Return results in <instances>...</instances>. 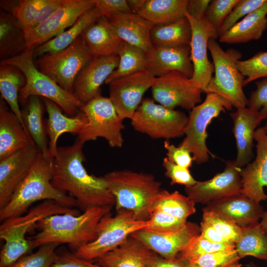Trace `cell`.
Returning <instances> with one entry per match:
<instances>
[{"instance_id": "cell-20", "label": "cell", "mask_w": 267, "mask_h": 267, "mask_svg": "<svg viewBox=\"0 0 267 267\" xmlns=\"http://www.w3.org/2000/svg\"><path fill=\"white\" fill-rule=\"evenodd\" d=\"M200 234V226L187 222L182 229L177 231L160 232L143 228L133 233L131 236L152 251L170 260L176 258L178 254Z\"/></svg>"}, {"instance_id": "cell-42", "label": "cell", "mask_w": 267, "mask_h": 267, "mask_svg": "<svg viewBox=\"0 0 267 267\" xmlns=\"http://www.w3.org/2000/svg\"><path fill=\"white\" fill-rule=\"evenodd\" d=\"M235 249V243H215L203 237L200 234L194 237L177 256V258L186 261L197 256L220 251Z\"/></svg>"}, {"instance_id": "cell-29", "label": "cell", "mask_w": 267, "mask_h": 267, "mask_svg": "<svg viewBox=\"0 0 267 267\" xmlns=\"http://www.w3.org/2000/svg\"><path fill=\"white\" fill-rule=\"evenodd\" d=\"M153 252L130 236L119 246L95 261L104 267H147Z\"/></svg>"}, {"instance_id": "cell-57", "label": "cell", "mask_w": 267, "mask_h": 267, "mask_svg": "<svg viewBox=\"0 0 267 267\" xmlns=\"http://www.w3.org/2000/svg\"><path fill=\"white\" fill-rule=\"evenodd\" d=\"M146 0H127L129 8L133 13L137 14L144 6Z\"/></svg>"}, {"instance_id": "cell-4", "label": "cell", "mask_w": 267, "mask_h": 267, "mask_svg": "<svg viewBox=\"0 0 267 267\" xmlns=\"http://www.w3.org/2000/svg\"><path fill=\"white\" fill-rule=\"evenodd\" d=\"M103 178L115 198L117 211L127 210L138 220H149L152 202L162 189L153 175L122 170L108 173Z\"/></svg>"}, {"instance_id": "cell-16", "label": "cell", "mask_w": 267, "mask_h": 267, "mask_svg": "<svg viewBox=\"0 0 267 267\" xmlns=\"http://www.w3.org/2000/svg\"><path fill=\"white\" fill-rule=\"evenodd\" d=\"M191 29L190 43V58L193 73L191 79L205 92L214 72L213 63L208 58V43L210 39L219 38L217 31L205 17L196 20L187 13Z\"/></svg>"}, {"instance_id": "cell-3", "label": "cell", "mask_w": 267, "mask_h": 267, "mask_svg": "<svg viewBox=\"0 0 267 267\" xmlns=\"http://www.w3.org/2000/svg\"><path fill=\"white\" fill-rule=\"evenodd\" d=\"M52 160L40 153L9 201L0 209L1 222L24 214L33 203L41 200H53L69 208L77 207V201L73 197L52 184Z\"/></svg>"}, {"instance_id": "cell-21", "label": "cell", "mask_w": 267, "mask_h": 267, "mask_svg": "<svg viewBox=\"0 0 267 267\" xmlns=\"http://www.w3.org/2000/svg\"><path fill=\"white\" fill-rule=\"evenodd\" d=\"M118 54L93 58L79 73L73 93L83 105L100 94V87L117 68Z\"/></svg>"}, {"instance_id": "cell-31", "label": "cell", "mask_w": 267, "mask_h": 267, "mask_svg": "<svg viewBox=\"0 0 267 267\" xmlns=\"http://www.w3.org/2000/svg\"><path fill=\"white\" fill-rule=\"evenodd\" d=\"M24 105L21 110L22 116L28 134L42 155L50 157L47 135L43 120L45 106L43 100L39 96H31Z\"/></svg>"}, {"instance_id": "cell-8", "label": "cell", "mask_w": 267, "mask_h": 267, "mask_svg": "<svg viewBox=\"0 0 267 267\" xmlns=\"http://www.w3.org/2000/svg\"><path fill=\"white\" fill-rule=\"evenodd\" d=\"M149 222L138 220L129 210L121 209L115 216L110 212L100 220L95 240L74 253L79 258L92 262L110 252L124 242L131 235L146 228Z\"/></svg>"}, {"instance_id": "cell-52", "label": "cell", "mask_w": 267, "mask_h": 267, "mask_svg": "<svg viewBox=\"0 0 267 267\" xmlns=\"http://www.w3.org/2000/svg\"><path fill=\"white\" fill-rule=\"evenodd\" d=\"M164 146L167 151V158L169 161L180 167L189 169L192 165L194 159L190 152L182 146H176L168 140L164 142Z\"/></svg>"}, {"instance_id": "cell-27", "label": "cell", "mask_w": 267, "mask_h": 267, "mask_svg": "<svg viewBox=\"0 0 267 267\" xmlns=\"http://www.w3.org/2000/svg\"><path fill=\"white\" fill-rule=\"evenodd\" d=\"M83 44L93 58L117 54L122 41L107 18L102 16L81 35Z\"/></svg>"}, {"instance_id": "cell-41", "label": "cell", "mask_w": 267, "mask_h": 267, "mask_svg": "<svg viewBox=\"0 0 267 267\" xmlns=\"http://www.w3.org/2000/svg\"><path fill=\"white\" fill-rule=\"evenodd\" d=\"M240 259L234 249L201 255L185 261L201 267H241Z\"/></svg>"}, {"instance_id": "cell-12", "label": "cell", "mask_w": 267, "mask_h": 267, "mask_svg": "<svg viewBox=\"0 0 267 267\" xmlns=\"http://www.w3.org/2000/svg\"><path fill=\"white\" fill-rule=\"evenodd\" d=\"M93 59L80 36L68 47L54 53L40 56L34 62L37 68L61 88L73 93L75 80Z\"/></svg>"}, {"instance_id": "cell-10", "label": "cell", "mask_w": 267, "mask_h": 267, "mask_svg": "<svg viewBox=\"0 0 267 267\" xmlns=\"http://www.w3.org/2000/svg\"><path fill=\"white\" fill-rule=\"evenodd\" d=\"M188 118L183 112L155 103L147 97L143 99L131 123L134 130L152 138L168 140L184 135Z\"/></svg>"}, {"instance_id": "cell-22", "label": "cell", "mask_w": 267, "mask_h": 267, "mask_svg": "<svg viewBox=\"0 0 267 267\" xmlns=\"http://www.w3.org/2000/svg\"><path fill=\"white\" fill-rule=\"evenodd\" d=\"M202 211L213 212L240 227L259 222L264 212L260 203L241 192L212 201Z\"/></svg>"}, {"instance_id": "cell-30", "label": "cell", "mask_w": 267, "mask_h": 267, "mask_svg": "<svg viewBox=\"0 0 267 267\" xmlns=\"http://www.w3.org/2000/svg\"><path fill=\"white\" fill-rule=\"evenodd\" d=\"M267 0L259 8L245 16L219 37L227 44L246 43L260 39L267 28Z\"/></svg>"}, {"instance_id": "cell-45", "label": "cell", "mask_w": 267, "mask_h": 267, "mask_svg": "<svg viewBox=\"0 0 267 267\" xmlns=\"http://www.w3.org/2000/svg\"><path fill=\"white\" fill-rule=\"evenodd\" d=\"M202 219L210 224L226 240L235 243L239 239L242 227L213 212L203 211Z\"/></svg>"}, {"instance_id": "cell-23", "label": "cell", "mask_w": 267, "mask_h": 267, "mask_svg": "<svg viewBox=\"0 0 267 267\" xmlns=\"http://www.w3.org/2000/svg\"><path fill=\"white\" fill-rule=\"evenodd\" d=\"M233 122L232 132L236 146V166L242 168L251 162L255 132L263 119L260 112L250 107L237 108L230 114Z\"/></svg>"}, {"instance_id": "cell-15", "label": "cell", "mask_w": 267, "mask_h": 267, "mask_svg": "<svg viewBox=\"0 0 267 267\" xmlns=\"http://www.w3.org/2000/svg\"><path fill=\"white\" fill-rule=\"evenodd\" d=\"M155 77L143 70L110 82L109 98L122 119H131L141 103L145 92L151 88Z\"/></svg>"}, {"instance_id": "cell-6", "label": "cell", "mask_w": 267, "mask_h": 267, "mask_svg": "<svg viewBox=\"0 0 267 267\" xmlns=\"http://www.w3.org/2000/svg\"><path fill=\"white\" fill-rule=\"evenodd\" d=\"M34 49H27L17 55L0 62V64L16 67L26 78V83L20 91L19 101L24 104L30 96H37L54 102L67 116H76L83 104L73 93L61 88L37 68L34 61Z\"/></svg>"}, {"instance_id": "cell-14", "label": "cell", "mask_w": 267, "mask_h": 267, "mask_svg": "<svg viewBox=\"0 0 267 267\" xmlns=\"http://www.w3.org/2000/svg\"><path fill=\"white\" fill-rule=\"evenodd\" d=\"M151 89L154 101L172 109L191 110L201 102L203 92L190 78L176 71L155 77Z\"/></svg>"}, {"instance_id": "cell-49", "label": "cell", "mask_w": 267, "mask_h": 267, "mask_svg": "<svg viewBox=\"0 0 267 267\" xmlns=\"http://www.w3.org/2000/svg\"><path fill=\"white\" fill-rule=\"evenodd\" d=\"M165 175L171 179V184H178L185 186L194 185L197 181L191 175L189 169L180 167L171 162L166 157L162 162Z\"/></svg>"}, {"instance_id": "cell-5", "label": "cell", "mask_w": 267, "mask_h": 267, "mask_svg": "<svg viewBox=\"0 0 267 267\" xmlns=\"http://www.w3.org/2000/svg\"><path fill=\"white\" fill-rule=\"evenodd\" d=\"M70 214L78 216L77 209L63 206L53 200H44L22 215L2 222L0 238L4 241L0 252V267H8L33 250L26 235L36 224L47 217Z\"/></svg>"}, {"instance_id": "cell-56", "label": "cell", "mask_w": 267, "mask_h": 267, "mask_svg": "<svg viewBox=\"0 0 267 267\" xmlns=\"http://www.w3.org/2000/svg\"><path fill=\"white\" fill-rule=\"evenodd\" d=\"M146 267H182V262L177 258L174 259H167L153 252L147 261Z\"/></svg>"}, {"instance_id": "cell-47", "label": "cell", "mask_w": 267, "mask_h": 267, "mask_svg": "<svg viewBox=\"0 0 267 267\" xmlns=\"http://www.w3.org/2000/svg\"><path fill=\"white\" fill-rule=\"evenodd\" d=\"M149 224L145 229L160 232L177 231L182 229L187 220L177 218L161 211L152 212L149 219Z\"/></svg>"}, {"instance_id": "cell-59", "label": "cell", "mask_w": 267, "mask_h": 267, "mask_svg": "<svg viewBox=\"0 0 267 267\" xmlns=\"http://www.w3.org/2000/svg\"><path fill=\"white\" fill-rule=\"evenodd\" d=\"M182 267H201L194 265L193 264L190 263L188 262H187L185 261H182Z\"/></svg>"}, {"instance_id": "cell-7", "label": "cell", "mask_w": 267, "mask_h": 267, "mask_svg": "<svg viewBox=\"0 0 267 267\" xmlns=\"http://www.w3.org/2000/svg\"><path fill=\"white\" fill-rule=\"evenodd\" d=\"M208 48L212 57L215 76L205 92L217 94L236 108L246 107L248 99L243 90L245 78L236 66L241 53L234 49L224 51L216 40L212 38L208 41Z\"/></svg>"}, {"instance_id": "cell-55", "label": "cell", "mask_w": 267, "mask_h": 267, "mask_svg": "<svg viewBox=\"0 0 267 267\" xmlns=\"http://www.w3.org/2000/svg\"><path fill=\"white\" fill-rule=\"evenodd\" d=\"M200 227V235L212 242L221 244L233 243L224 239L210 224L203 219Z\"/></svg>"}, {"instance_id": "cell-50", "label": "cell", "mask_w": 267, "mask_h": 267, "mask_svg": "<svg viewBox=\"0 0 267 267\" xmlns=\"http://www.w3.org/2000/svg\"><path fill=\"white\" fill-rule=\"evenodd\" d=\"M51 267H104L77 256L65 247L57 248Z\"/></svg>"}, {"instance_id": "cell-32", "label": "cell", "mask_w": 267, "mask_h": 267, "mask_svg": "<svg viewBox=\"0 0 267 267\" xmlns=\"http://www.w3.org/2000/svg\"><path fill=\"white\" fill-rule=\"evenodd\" d=\"M102 17L94 6L83 14L76 22L62 33L34 49V57L61 51L72 44L89 25Z\"/></svg>"}, {"instance_id": "cell-40", "label": "cell", "mask_w": 267, "mask_h": 267, "mask_svg": "<svg viewBox=\"0 0 267 267\" xmlns=\"http://www.w3.org/2000/svg\"><path fill=\"white\" fill-rule=\"evenodd\" d=\"M44 0H0V7L11 14L23 30L34 28Z\"/></svg>"}, {"instance_id": "cell-54", "label": "cell", "mask_w": 267, "mask_h": 267, "mask_svg": "<svg viewBox=\"0 0 267 267\" xmlns=\"http://www.w3.org/2000/svg\"><path fill=\"white\" fill-rule=\"evenodd\" d=\"M210 1V0H188L187 14L196 20L204 18Z\"/></svg>"}, {"instance_id": "cell-46", "label": "cell", "mask_w": 267, "mask_h": 267, "mask_svg": "<svg viewBox=\"0 0 267 267\" xmlns=\"http://www.w3.org/2000/svg\"><path fill=\"white\" fill-rule=\"evenodd\" d=\"M266 0H239L217 31L219 38L234 26L238 20L261 7Z\"/></svg>"}, {"instance_id": "cell-48", "label": "cell", "mask_w": 267, "mask_h": 267, "mask_svg": "<svg viewBox=\"0 0 267 267\" xmlns=\"http://www.w3.org/2000/svg\"><path fill=\"white\" fill-rule=\"evenodd\" d=\"M239 0H212L208 6L205 18L218 31Z\"/></svg>"}, {"instance_id": "cell-26", "label": "cell", "mask_w": 267, "mask_h": 267, "mask_svg": "<svg viewBox=\"0 0 267 267\" xmlns=\"http://www.w3.org/2000/svg\"><path fill=\"white\" fill-rule=\"evenodd\" d=\"M48 115L45 128L48 136V150L50 157L53 159L57 149L59 136L64 133L80 134L87 123L85 114L80 112L74 117H69L62 112L61 109L51 100L41 98Z\"/></svg>"}, {"instance_id": "cell-58", "label": "cell", "mask_w": 267, "mask_h": 267, "mask_svg": "<svg viewBox=\"0 0 267 267\" xmlns=\"http://www.w3.org/2000/svg\"><path fill=\"white\" fill-rule=\"evenodd\" d=\"M260 224L264 230L267 232V210L264 211Z\"/></svg>"}, {"instance_id": "cell-17", "label": "cell", "mask_w": 267, "mask_h": 267, "mask_svg": "<svg viewBox=\"0 0 267 267\" xmlns=\"http://www.w3.org/2000/svg\"><path fill=\"white\" fill-rule=\"evenodd\" d=\"M241 169L236 166L234 160L226 162L223 172L209 180L197 181L193 185L185 186L187 196L195 203L206 205L212 201L240 193Z\"/></svg>"}, {"instance_id": "cell-38", "label": "cell", "mask_w": 267, "mask_h": 267, "mask_svg": "<svg viewBox=\"0 0 267 267\" xmlns=\"http://www.w3.org/2000/svg\"><path fill=\"white\" fill-rule=\"evenodd\" d=\"M117 54L119 57L118 67L107 78L106 84L146 69L147 53L138 47L122 41Z\"/></svg>"}, {"instance_id": "cell-9", "label": "cell", "mask_w": 267, "mask_h": 267, "mask_svg": "<svg viewBox=\"0 0 267 267\" xmlns=\"http://www.w3.org/2000/svg\"><path fill=\"white\" fill-rule=\"evenodd\" d=\"M232 107L218 94L206 93L204 101L191 110L184 129L185 137L179 145L190 152L196 164L206 163L210 155L213 156L206 144L208 126L221 113L231 110Z\"/></svg>"}, {"instance_id": "cell-25", "label": "cell", "mask_w": 267, "mask_h": 267, "mask_svg": "<svg viewBox=\"0 0 267 267\" xmlns=\"http://www.w3.org/2000/svg\"><path fill=\"white\" fill-rule=\"evenodd\" d=\"M119 38L146 53L153 46L150 38L152 24L139 14L118 13L107 18Z\"/></svg>"}, {"instance_id": "cell-35", "label": "cell", "mask_w": 267, "mask_h": 267, "mask_svg": "<svg viewBox=\"0 0 267 267\" xmlns=\"http://www.w3.org/2000/svg\"><path fill=\"white\" fill-rule=\"evenodd\" d=\"M153 45L163 47L189 46L191 29L187 18L185 16L168 24L154 25L150 31Z\"/></svg>"}, {"instance_id": "cell-43", "label": "cell", "mask_w": 267, "mask_h": 267, "mask_svg": "<svg viewBox=\"0 0 267 267\" xmlns=\"http://www.w3.org/2000/svg\"><path fill=\"white\" fill-rule=\"evenodd\" d=\"M236 66L246 77L244 86L259 78H267V51H260L247 60H238Z\"/></svg>"}, {"instance_id": "cell-37", "label": "cell", "mask_w": 267, "mask_h": 267, "mask_svg": "<svg viewBox=\"0 0 267 267\" xmlns=\"http://www.w3.org/2000/svg\"><path fill=\"white\" fill-rule=\"evenodd\" d=\"M235 250L240 258L251 256L267 262V232L260 222L242 227Z\"/></svg>"}, {"instance_id": "cell-1", "label": "cell", "mask_w": 267, "mask_h": 267, "mask_svg": "<svg viewBox=\"0 0 267 267\" xmlns=\"http://www.w3.org/2000/svg\"><path fill=\"white\" fill-rule=\"evenodd\" d=\"M84 144L77 137L72 145L57 147L52 160L51 182L73 197L83 212L94 207H112L115 199L103 177L89 175L84 166Z\"/></svg>"}, {"instance_id": "cell-51", "label": "cell", "mask_w": 267, "mask_h": 267, "mask_svg": "<svg viewBox=\"0 0 267 267\" xmlns=\"http://www.w3.org/2000/svg\"><path fill=\"white\" fill-rule=\"evenodd\" d=\"M256 89L248 99V107L260 112L263 120H267V78L256 82Z\"/></svg>"}, {"instance_id": "cell-28", "label": "cell", "mask_w": 267, "mask_h": 267, "mask_svg": "<svg viewBox=\"0 0 267 267\" xmlns=\"http://www.w3.org/2000/svg\"><path fill=\"white\" fill-rule=\"evenodd\" d=\"M33 142L16 115L0 100V160Z\"/></svg>"}, {"instance_id": "cell-36", "label": "cell", "mask_w": 267, "mask_h": 267, "mask_svg": "<svg viewBox=\"0 0 267 267\" xmlns=\"http://www.w3.org/2000/svg\"><path fill=\"white\" fill-rule=\"evenodd\" d=\"M25 83L26 78L22 72L18 68L8 64H0L1 98L8 105L10 109L18 117L27 133L24 125L22 112L19 105L20 91Z\"/></svg>"}, {"instance_id": "cell-34", "label": "cell", "mask_w": 267, "mask_h": 267, "mask_svg": "<svg viewBox=\"0 0 267 267\" xmlns=\"http://www.w3.org/2000/svg\"><path fill=\"white\" fill-rule=\"evenodd\" d=\"M27 49L23 30L11 14L0 10V60L17 55Z\"/></svg>"}, {"instance_id": "cell-11", "label": "cell", "mask_w": 267, "mask_h": 267, "mask_svg": "<svg viewBox=\"0 0 267 267\" xmlns=\"http://www.w3.org/2000/svg\"><path fill=\"white\" fill-rule=\"evenodd\" d=\"M80 111L87 119L85 127L77 135L82 143L102 137L111 147L121 148L123 146L122 131L125 128L123 120L119 116L109 97L100 94L84 104Z\"/></svg>"}, {"instance_id": "cell-18", "label": "cell", "mask_w": 267, "mask_h": 267, "mask_svg": "<svg viewBox=\"0 0 267 267\" xmlns=\"http://www.w3.org/2000/svg\"><path fill=\"white\" fill-rule=\"evenodd\" d=\"M41 152L32 142L0 160V209L5 206L27 177Z\"/></svg>"}, {"instance_id": "cell-39", "label": "cell", "mask_w": 267, "mask_h": 267, "mask_svg": "<svg viewBox=\"0 0 267 267\" xmlns=\"http://www.w3.org/2000/svg\"><path fill=\"white\" fill-rule=\"evenodd\" d=\"M195 204L188 196L178 191L170 192L162 189L152 202L150 214L153 211H158L187 220L189 216L195 212Z\"/></svg>"}, {"instance_id": "cell-44", "label": "cell", "mask_w": 267, "mask_h": 267, "mask_svg": "<svg viewBox=\"0 0 267 267\" xmlns=\"http://www.w3.org/2000/svg\"><path fill=\"white\" fill-rule=\"evenodd\" d=\"M59 245L55 243L42 245L36 252L21 257L8 267H51Z\"/></svg>"}, {"instance_id": "cell-33", "label": "cell", "mask_w": 267, "mask_h": 267, "mask_svg": "<svg viewBox=\"0 0 267 267\" xmlns=\"http://www.w3.org/2000/svg\"><path fill=\"white\" fill-rule=\"evenodd\" d=\"M188 0H146L137 13L153 25L174 22L185 16Z\"/></svg>"}, {"instance_id": "cell-24", "label": "cell", "mask_w": 267, "mask_h": 267, "mask_svg": "<svg viewBox=\"0 0 267 267\" xmlns=\"http://www.w3.org/2000/svg\"><path fill=\"white\" fill-rule=\"evenodd\" d=\"M146 53V70L154 77L176 71L192 77L193 67L190 46L171 47L153 45Z\"/></svg>"}, {"instance_id": "cell-13", "label": "cell", "mask_w": 267, "mask_h": 267, "mask_svg": "<svg viewBox=\"0 0 267 267\" xmlns=\"http://www.w3.org/2000/svg\"><path fill=\"white\" fill-rule=\"evenodd\" d=\"M95 0H62L60 6L37 26L23 30L27 49H35L72 26Z\"/></svg>"}, {"instance_id": "cell-53", "label": "cell", "mask_w": 267, "mask_h": 267, "mask_svg": "<svg viewBox=\"0 0 267 267\" xmlns=\"http://www.w3.org/2000/svg\"><path fill=\"white\" fill-rule=\"evenodd\" d=\"M95 6L106 18L118 13L132 12L127 0H95Z\"/></svg>"}, {"instance_id": "cell-19", "label": "cell", "mask_w": 267, "mask_h": 267, "mask_svg": "<svg viewBox=\"0 0 267 267\" xmlns=\"http://www.w3.org/2000/svg\"><path fill=\"white\" fill-rule=\"evenodd\" d=\"M254 139L256 155L255 159L241 169V193L260 203L267 200L264 188L267 187V123L257 128Z\"/></svg>"}, {"instance_id": "cell-2", "label": "cell", "mask_w": 267, "mask_h": 267, "mask_svg": "<svg viewBox=\"0 0 267 267\" xmlns=\"http://www.w3.org/2000/svg\"><path fill=\"white\" fill-rule=\"evenodd\" d=\"M112 207H94L78 216L56 214L44 218L35 225L38 232L28 237L33 249L48 243L67 244L74 252L95 239L101 219Z\"/></svg>"}]
</instances>
